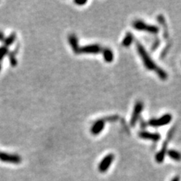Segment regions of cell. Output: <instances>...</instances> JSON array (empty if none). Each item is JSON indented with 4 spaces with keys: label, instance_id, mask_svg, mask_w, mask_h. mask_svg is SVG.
<instances>
[{
    "label": "cell",
    "instance_id": "20",
    "mask_svg": "<svg viewBox=\"0 0 181 181\" xmlns=\"http://www.w3.org/2000/svg\"><path fill=\"white\" fill-rule=\"evenodd\" d=\"M171 181H180V178H179V177H175Z\"/></svg>",
    "mask_w": 181,
    "mask_h": 181
},
{
    "label": "cell",
    "instance_id": "4",
    "mask_svg": "<svg viewBox=\"0 0 181 181\" xmlns=\"http://www.w3.org/2000/svg\"><path fill=\"white\" fill-rule=\"evenodd\" d=\"M143 108V104L141 101H137L136 103V104L134 105V111L132 112V116L131 118V126H134L136 123H137V120H138V118L140 116V114L141 112H142Z\"/></svg>",
    "mask_w": 181,
    "mask_h": 181
},
{
    "label": "cell",
    "instance_id": "5",
    "mask_svg": "<svg viewBox=\"0 0 181 181\" xmlns=\"http://www.w3.org/2000/svg\"><path fill=\"white\" fill-rule=\"evenodd\" d=\"M114 159V156L112 154H109L106 156L103 160L101 162L99 166H98V169H99L100 172L104 173L108 170V168L110 167L111 164Z\"/></svg>",
    "mask_w": 181,
    "mask_h": 181
},
{
    "label": "cell",
    "instance_id": "11",
    "mask_svg": "<svg viewBox=\"0 0 181 181\" xmlns=\"http://www.w3.org/2000/svg\"><path fill=\"white\" fill-rule=\"evenodd\" d=\"M69 44H70L72 49L73 50L75 54H79V46L78 44V40H77V38L74 34H71L69 36Z\"/></svg>",
    "mask_w": 181,
    "mask_h": 181
},
{
    "label": "cell",
    "instance_id": "10",
    "mask_svg": "<svg viewBox=\"0 0 181 181\" xmlns=\"http://www.w3.org/2000/svg\"><path fill=\"white\" fill-rule=\"evenodd\" d=\"M167 142L164 143L163 146H162V148L161 149V150L156 154V161L158 162V163H162V162L165 159V156L166 153H167Z\"/></svg>",
    "mask_w": 181,
    "mask_h": 181
},
{
    "label": "cell",
    "instance_id": "6",
    "mask_svg": "<svg viewBox=\"0 0 181 181\" xmlns=\"http://www.w3.org/2000/svg\"><path fill=\"white\" fill-rule=\"evenodd\" d=\"M0 160L5 162L14 164H19L21 162V158L20 156H16V155L4 153V152H0Z\"/></svg>",
    "mask_w": 181,
    "mask_h": 181
},
{
    "label": "cell",
    "instance_id": "21",
    "mask_svg": "<svg viewBox=\"0 0 181 181\" xmlns=\"http://www.w3.org/2000/svg\"><path fill=\"white\" fill-rule=\"evenodd\" d=\"M0 70H1V64H0Z\"/></svg>",
    "mask_w": 181,
    "mask_h": 181
},
{
    "label": "cell",
    "instance_id": "7",
    "mask_svg": "<svg viewBox=\"0 0 181 181\" xmlns=\"http://www.w3.org/2000/svg\"><path fill=\"white\" fill-rule=\"evenodd\" d=\"M102 50L101 47L99 45H88L86 46L79 48V54L81 53H85V54H97L101 52Z\"/></svg>",
    "mask_w": 181,
    "mask_h": 181
},
{
    "label": "cell",
    "instance_id": "12",
    "mask_svg": "<svg viewBox=\"0 0 181 181\" xmlns=\"http://www.w3.org/2000/svg\"><path fill=\"white\" fill-rule=\"evenodd\" d=\"M103 54L105 61L107 62V63H112L113 61V59H114V54H113V52L110 50V49L109 48L104 49L103 52Z\"/></svg>",
    "mask_w": 181,
    "mask_h": 181
},
{
    "label": "cell",
    "instance_id": "3",
    "mask_svg": "<svg viewBox=\"0 0 181 181\" xmlns=\"http://www.w3.org/2000/svg\"><path fill=\"white\" fill-rule=\"evenodd\" d=\"M171 119H172V116L171 114H165L160 118H156V119H151L149 122V124L153 127H160V126L169 124Z\"/></svg>",
    "mask_w": 181,
    "mask_h": 181
},
{
    "label": "cell",
    "instance_id": "19",
    "mask_svg": "<svg viewBox=\"0 0 181 181\" xmlns=\"http://www.w3.org/2000/svg\"><path fill=\"white\" fill-rule=\"evenodd\" d=\"M4 39H5V37H4L3 33L0 32V41H4Z\"/></svg>",
    "mask_w": 181,
    "mask_h": 181
},
{
    "label": "cell",
    "instance_id": "16",
    "mask_svg": "<svg viewBox=\"0 0 181 181\" xmlns=\"http://www.w3.org/2000/svg\"><path fill=\"white\" fill-rule=\"evenodd\" d=\"M156 74L158 75V77L162 79V80H166V79H167V73H166L163 69H162V68H160V67L158 68V69L156 72Z\"/></svg>",
    "mask_w": 181,
    "mask_h": 181
},
{
    "label": "cell",
    "instance_id": "9",
    "mask_svg": "<svg viewBox=\"0 0 181 181\" xmlns=\"http://www.w3.org/2000/svg\"><path fill=\"white\" fill-rule=\"evenodd\" d=\"M104 126L105 121L103 119H100L94 122L93 125H92L91 129H90V131H91V133L94 135H97L104 129Z\"/></svg>",
    "mask_w": 181,
    "mask_h": 181
},
{
    "label": "cell",
    "instance_id": "14",
    "mask_svg": "<svg viewBox=\"0 0 181 181\" xmlns=\"http://www.w3.org/2000/svg\"><path fill=\"white\" fill-rule=\"evenodd\" d=\"M134 40V36L131 33H126L125 36L122 40V45L124 47H128L131 45V43L133 42Z\"/></svg>",
    "mask_w": 181,
    "mask_h": 181
},
{
    "label": "cell",
    "instance_id": "18",
    "mask_svg": "<svg viewBox=\"0 0 181 181\" xmlns=\"http://www.w3.org/2000/svg\"><path fill=\"white\" fill-rule=\"evenodd\" d=\"M75 3L79 5H85V4L87 3V1H75Z\"/></svg>",
    "mask_w": 181,
    "mask_h": 181
},
{
    "label": "cell",
    "instance_id": "8",
    "mask_svg": "<svg viewBox=\"0 0 181 181\" xmlns=\"http://www.w3.org/2000/svg\"><path fill=\"white\" fill-rule=\"evenodd\" d=\"M139 137L144 140H150L157 142L161 139V135L158 133H150L148 131H141L139 133Z\"/></svg>",
    "mask_w": 181,
    "mask_h": 181
},
{
    "label": "cell",
    "instance_id": "1",
    "mask_svg": "<svg viewBox=\"0 0 181 181\" xmlns=\"http://www.w3.org/2000/svg\"><path fill=\"white\" fill-rule=\"evenodd\" d=\"M136 47H137V52H138L139 55L140 56L145 67H146L147 69H150V70H155L156 72L157 71L159 67H158V65H156V63L152 60V58H150V56L149 55L148 53L146 52V51L145 50V48H143V45L137 41V42L136 43Z\"/></svg>",
    "mask_w": 181,
    "mask_h": 181
},
{
    "label": "cell",
    "instance_id": "17",
    "mask_svg": "<svg viewBox=\"0 0 181 181\" xmlns=\"http://www.w3.org/2000/svg\"><path fill=\"white\" fill-rule=\"evenodd\" d=\"M7 53H8V48L6 46L0 47V60L6 55Z\"/></svg>",
    "mask_w": 181,
    "mask_h": 181
},
{
    "label": "cell",
    "instance_id": "2",
    "mask_svg": "<svg viewBox=\"0 0 181 181\" xmlns=\"http://www.w3.org/2000/svg\"><path fill=\"white\" fill-rule=\"evenodd\" d=\"M134 28L137 30H140V31H146L152 34H157L159 31V28L154 25H149L146 24L142 20H137L133 23Z\"/></svg>",
    "mask_w": 181,
    "mask_h": 181
},
{
    "label": "cell",
    "instance_id": "15",
    "mask_svg": "<svg viewBox=\"0 0 181 181\" xmlns=\"http://www.w3.org/2000/svg\"><path fill=\"white\" fill-rule=\"evenodd\" d=\"M15 39H16V35H15V33H12L11 34L10 36H9L8 37H7L6 39H4V42H5V46H9V45L12 44L13 42H14Z\"/></svg>",
    "mask_w": 181,
    "mask_h": 181
},
{
    "label": "cell",
    "instance_id": "13",
    "mask_svg": "<svg viewBox=\"0 0 181 181\" xmlns=\"http://www.w3.org/2000/svg\"><path fill=\"white\" fill-rule=\"evenodd\" d=\"M167 154L170 158H172L173 160H175V161H180L181 160V153L178 151L169 150L167 151Z\"/></svg>",
    "mask_w": 181,
    "mask_h": 181
}]
</instances>
